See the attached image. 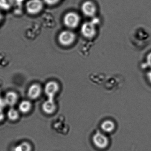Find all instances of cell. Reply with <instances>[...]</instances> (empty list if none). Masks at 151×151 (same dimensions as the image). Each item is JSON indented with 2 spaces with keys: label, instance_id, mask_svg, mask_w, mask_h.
I'll return each instance as SVG.
<instances>
[{
  "label": "cell",
  "instance_id": "obj_1",
  "mask_svg": "<svg viewBox=\"0 0 151 151\" xmlns=\"http://www.w3.org/2000/svg\"><path fill=\"white\" fill-rule=\"evenodd\" d=\"M44 7V2L42 0H29L25 4L26 12L32 15L38 14Z\"/></svg>",
  "mask_w": 151,
  "mask_h": 151
},
{
  "label": "cell",
  "instance_id": "obj_2",
  "mask_svg": "<svg viewBox=\"0 0 151 151\" xmlns=\"http://www.w3.org/2000/svg\"><path fill=\"white\" fill-rule=\"evenodd\" d=\"M75 33L71 31L64 30L59 34L58 40L59 43L63 46H69L74 43L76 40Z\"/></svg>",
  "mask_w": 151,
  "mask_h": 151
},
{
  "label": "cell",
  "instance_id": "obj_3",
  "mask_svg": "<svg viewBox=\"0 0 151 151\" xmlns=\"http://www.w3.org/2000/svg\"><path fill=\"white\" fill-rule=\"evenodd\" d=\"M79 15L73 12H69L64 15L63 22L64 25L69 29H75L80 22Z\"/></svg>",
  "mask_w": 151,
  "mask_h": 151
},
{
  "label": "cell",
  "instance_id": "obj_4",
  "mask_svg": "<svg viewBox=\"0 0 151 151\" xmlns=\"http://www.w3.org/2000/svg\"><path fill=\"white\" fill-rule=\"evenodd\" d=\"M93 141L95 146L101 149H105L109 145L108 138L100 132H97L93 135Z\"/></svg>",
  "mask_w": 151,
  "mask_h": 151
},
{
  "label": "cell",
  "instance_id": "obj_5",
  "mask_svg": "<svg viewBox=\"0 0 151 151\" xmlns=\"http://www.w3.org/2000/svg\"><path fill=\"white\" fill-rule=\"evenodd\" d=\"M81 32L85 37L87 39L93 38L96 35L95 25L91 22L84 23L81 28Z\"/></svg>",
  "mask_w": 151,
  "mask_h": 151
},
{
  "label": "cell",
  "instance_id": "obj_6",
  "mask_svg": "<svg viewBox=\"0 0 151 151\" xmlns=\"http://www.w3.org/2000/svg\"><path fill=\"white\" fill-rule=\"evenodd\" d=\"M81 9L83 14L88 17L94 16L97 11V8L95 4L90 1H85L82 4Z\"/></svg>",
  "mask_w": 151,
  "mask_h": 151
},
{
  "label": "cell",
  "instance_id": "obj_7",
  "mask_svg": "<svg viewBox=\"0 0 151 151\" xmlns=\"http://www.w3.org/2000/svg\"><path fill=\"white\" fill-rule=\"evenodd\" d=\"M59 90V86L55 81H50L47 83L45 91L48 99H54Z\"/></svg>",
  "mask_w": 151,
  "mask_h": 151
},
{
  "label": "cell",
  "instance_id": "obj_8",
  "mask_svg": "<svg viewBox=\"0 0 151 151\" xmlns=\"http://www.w3.org/2000/svg\"><path fill=\"white\" fill-rule=\"evenodd\" d=\"M42 92L41 86L37 83L32 85L28 91V96L32 99H36L40 96Z\"/></svg>",
  "mask_w": 151,
  "mask_h": 151
},
{
  "label": "cell",
  "instance_id": "obj_9",
  "mask_svg": "<svg viewBox=\"0 0 151 151\" xmlns=\"http://www.w3.org/2000/svg\"><path fill=\"white\" fill-rule=\"evenodd\" d=\"M43 111L48 114H51L55 112L56 105L54 99H48L42 105Z\"/></svg>",
  "mask_w": 151,
  "mask_h": 151
},
{
  "label": "cell",
  "instance_id": "obj_10",
  "mask_svg": "<svg viewBox=\"0 0 151 151\" xmlns=\"http://www.w3.org/2000/svg\"><path fill=\"white\" fill-rule=\"evenodd\" d=\"M5 100L6 104L10 106H13L17 102L18 96L14 92L9 91L6 94Z\"/></svg>",
  "mask_w": 151,
  "mask_h": 151
},
{
  "label": "cell",
  "instance_id": "obj_11",
  "mask_svg": "<svg viewBox=\"0 0 151 151\" xmlns=\"http://www.w3.org/2000/svg\"><path fill=\"white\" fill-rule=\"evenodd\" d=\"M14 0H0V9L9 11L14 6Z\"/></svg>",
  "mask_w": 151,
  "mask_h": 151
},
{
  "label": "cell",
  "instance_id": "obj_12",
  "mask_svg": "<svg viewBox=\"0 0 151 151\" xmlns=\"http://www.w3.org/2000/svg\"><path fill=\"white\" fill-rule=\"evenodd\" d=\"M32 147L31 145L27 141L20 143L14 148V151H32Z\"/></svg>",
  "mask_w": 151,
  "mask_h": 151
},
{
  "label": "cell",
  "instance_id": "obj_13",
  "mask_svg": "<svg viewBox=\"0 0 151 151\" xmlns=\"http://www.w3.org/2000/svg\"><path fill=\"white\" fill-rule=\"evenodd\" d=\"M114 123L111 120H106L103 122L101 125V128L104 131L110 132L113 131L115 129Z\"/></svg>",
  "mask_w": 151,
  "mask_h": 151
},
{
  "label": "cell",
  "instance_id": "obj_14",
  "mask_svg": "<svg viewBox=\"0 0 151 151\" xmlns=\"http://www.w3.org/2000/svg\"><path fill=\"white\" fill-rule=\"evenodd\" d=\"M19 109L22 113L26 114L29 113L32 109V104L28 101H23L19 105Z\"/></svg>",
  "mask_w": 151,
  "mask_h": 151
},
{
  "label": "cell",
  "instance_id": "obj_15",
  "mask_svg": "<svg viewBox=\"0 0 151 151\" xmlns=\"http://www.w3.org/2000/svg\"><path fill=\"white\" fill-rule=\"evenodd\" d=\"M8 118L12 121H15L19 118V114L17 110L14 108H11L9 110L7 114Z\"/></svg>",
  "mask_w": 151,
  "mask_h": 151
},
{
  "label": "cell",
  "instance_id": "obj_16",
  "mask_svg": "<svg viewBox=\"0 0 151 151\" xmlns=\"http://www.w3.org/2000/svg\"><path fill=\"white\" fill-rule=\"evenodd\" d=\"M60 0H44V2L50 6H54L60 2Z\"/></svg>",
  "mask_w": 151,
  "mask_h": 151
},
{
  "label": "cell",
  "instance_id": "obj_17",
  "mask_svg": "<svg viewBox=\"0 0 151 151\" xmlns=\"http://www.w3.org/2000/svg\"><path fill=\"white\" fill-rule=\"evenodd\" d=\"M14 5H16L17 6H22L23 3L24 2L25 0H14Z\"/></svg>",
  "mask_w": 151,
  "mask_h": 151
},
{
  "label": "cell",
  "instance_id": "obj_18",
  "mask_svg": "<svg viewBox=\"0 0 151 151\" xmlns=\"http://www.w3.org/2000/svg\"><path fill=\"white\" fill-rule=\"evenodd\" d=\"M147 64L151 68V53H150L147 57Z\"/></svg>",
  "mask_w": 151,
  "mask_h": 151
},
{
  "label": "cell",
  "instance_id": "obj_19",
  "mask_svg": "<svg viewBox=\"0 0 151 151\" xmlns=\"http://www.w3.org/2000/svg\"><path fill=\"white\" fill-rule=\"evenodd\" d=\"M6 104L5 99L0 98V109H2L3 107L5 106V105Z\"/></svg>",
  "mask_w": 151,
  "mask_h": 151
},
{
  "label": "cell",
  "instance_id": "obj_20",
  "mask_svg": "<svg viewBox=\"0 0 151 151\" xmlns=\"http://www.w3.org/2000/svg\"><path fill=\"white\" fill-rule=\"evenodd\" d=\"M4 118V115L2 109H0V122H1Z\"/></svg>",
  "mask_w": 151,
  "mask_h": 151
},
{
  "label": "cell",
  "instance_id": "obj_21",
  "mask_svg": "<svg viewBox=\"0 0 151 151\" xmlns=\"http://www.w3.org/2000/svg\"><path fill=\"white\" fill-rule=\"evenodd\" d=\"M3 85H4L3 79L2 78H0V92H1V89L2 87H3V86H4Z\"/></svg>",
  "mask_w": 151,
  "mask_h": 151
},
{
  "label": "cell",
  "instance_id": "obj_22",
  "mask_svg": "<svg viewBox=\"0 0 151 151\" xmlns=\"http://www.w3.org/2000/svg\"><path fill=\"white\" fill-rule=\"evenodd\" d=\"M147 77L149 82L151 83V71L147 73Z\"/></svg>",
  "mask_w": 151,
  "mask_h": 151
},
{
  "label": "cell",
  "instance_id": "obj_23",
  "mask_svg": "<svg viewBox=\"0 0 151 151\" xmlns=\"http://www.w3.org/2000/svg\"><path fill=\"white\" fill-rule=\"evenodd\" d=\"M3 19V15L2 13L0 12V23L2 22Z\"/></svg>",
  "mask_w": 151,
  "mask_h": 151
}]
</instances>
